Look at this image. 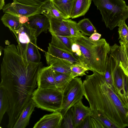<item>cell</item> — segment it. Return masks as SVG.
<instances>
[{"label":"cell","instance_id":"cell-10","mask_svg":"<svg viewBox=\"0 0 128 128\" xmlns=\"http://www.w3.org/2000/svg\"><path fill=\"white\" fill-rule=\"evenodd\" d=\"M29 19L27 23L36 37L42 32H47L50 24L48 18L46 16L36 14L29 17Z\"/></svg>","mask_w":128,"mask_h":128},{"label":"cell","instance_id":"cell-7","mask_svg":"<svg viewBox=\"0 0 128 128\" xmlns=\"http://www.w3.org/2000/svg\"><path fill=\"white\" fill-rule=\"evenodd\" d=\"M61 108L59 111L62 118L66 112L74 104L82 100L84 96L83 82L80 78H73L62 91Z\"/></svg>","mask_w":128,"mask_h":128},{"label":"cell","instance_id":"cell-16","mask_svg":"<svg viewBox=\"0 0 128 128\" xmlns=\"http://www.w3.org/2000/svg\"><path fill=\"white\" fill-rule=\"evenodd\" d=\"M36 105L31 98L23 109L16 122L13 128H25L29 124Z\"/></svg>","mask_w":128,"mask_h":128},{"label":"cell","instance_id":"cell-39","mask_svg":"<svg viewBox=\"0 0 128 128\" xmlns=\"http://www.w3.org/2000/svg\"><path fill=\"white\" fill-rule=\"evenodd\" d=\"M5 6L4 0H0V10H2Z\"/></svg>","mask_w":128,"mask_h":128},{"label":"cell","instance_id":"cell-41","mask_svg":"<svg viewBox=\"0 0 128 128\" xmlns=\"http://www.w3.org/2000/svg\"><path fill=\"white\" fill-rule=\"evenodd\" d=\"M124 42V43H125L126 44V45H127L128 46V43H125V42Z\"/></svg>","mask_w":128,"mask_h":128},{"label":"cell","instance_id":"cell-31","mask_svg":"<svg viewBox=\"0 0 128 128\" xmlns=\"http://www.w3.org/2000/svg\"><path fill=\"white\" fill-rule=\"evenodd\" d=\"M118 27V39H120V40L123 42L128 44V27L125 21L122 22Z\"/></svg>","mask_w":128,"mask_h":128},{"label":"cell","instance_id":"cell-8","mask_svg":"<svg viewBox=\"0 0 128 128\" xmlns=\"http://www.w3.org/2000/svg\"><path fill=\"white\" fill-rule=\"evenodd\" d=\"M6 4L2 10L4 13H7L19 17L24 16L29 17L38 14H41V7L24 4L17 0Z\"/></svg>","mask_w":128,"mask_h":128},{"label":"cell","instance_id":"cell-11","mask_svg":"<svg viewBox=\"0 0 128 128\" xmlns=\"http://www.w3.org/2000/svg\"><path fill=\"white\" fill-rule=\"evenodd\" d=\"M38 88L57 89L54 75V70L50 66L42 68L38 76Z\"/></svg>","mask_w":128,"mask_h":128},{"label":"cell","instance_id":"cell-19","mask_svg":"<svg viewBox=\"0 0 128 128\" xmlns=\"http://www.w3.org/2000/svg\"><path fill=\"white\" fill-rule=\"evenodd\" d=\"M92 0H75L70 18L73 19L84 16L90 6Z\"/></svg>","mask_w":128,"mask_h":128},{"label":"cell","instance_id":"cell-17","mask_svg":"<svg viewBox=\"0 0 128 128\" xmlns=\"http://www.w3.org/2000/svg\"><path fill=\"white\" fill-rule=\"evenodd\" d=\"M52 39L50 43L54 46L72 53V47L74 42L71 37L64 36L50 33Z\"/></svg>","mask_w":128,"mask_h":128},{"label":"cell","instance_id":"cell-12","mask_svg":"<svg viewBox=\"0 0 128 128\" xmlns=\"http://www.w3.org/2000/svg\"><path fill=\"white\" fill-rule=\"evenodd\" d=\"M62 119L61 114L58 112L46 114L34 125L33 128H60Z\"/></svg>","mask_w":128,"mask_h":128},{"label":"cell","instance_id":"cell-1","mask_svg":"<svg viewBox=\"0 0 128 128\" xmlns=\"http://www.w3.org/2000/svg\"><path fill=\"white\" fill-rule=\"evenodd\" d=\"M1 65V82L8 96L10 108L7 112L8 128H13L23 109L32 98L37 86L41 62H28L18 54L14 44L6 46Z\"/></svg>","mask_w":128,"mask_h":128},{"label":"cell","instance_id":"cell-22","mask_svg":"<svg viewBox=\"0 0 128 128\" xmlns=\"http://www.w3.org/2000/svg\"><path fill=\"white\" fill-rule=\"evenodd\" d=\"M1 20L5 26L8 27L14 34L22 24L20 22L18 17L9 14L5 13Z\"/></svg>","mask_w":128,"mask_h":128},{"label":"cell","instance_id":"cell-14","mask_svg":"<svg viewBox=\"0 0 128 128\" xmlns=\"http://www.w3.org/2000/svg\"><path fill=\"white\" fill-rule=\"evenodd\" d=\"M49 20L50 26L48 31L58 35L72 37L66 19L52 17H47Z\"/></svg>","mask_w":128,"mask_h":128},{"label":"cell","instance_id":"cell-18","mask_svg":"<svg viewBox=\"0 0 128 128\" xmlns=\"http://www.w3.org/2000/svg\"><path fill=\"white\" fill-rule=\"evenodd\" d=\"M46 53L54 57L68 60L73 63L82 66L72 53L58 48L50 43L49 44L48 51Z\"/></svg>","mask_w":128,"mask_h":128},{"label":"cell","instance_id":"cell-25","mask_svg":"<svg viewBox=\"0 0 128 128\" xmlns=\"http://www.w3.org/2000/svg\"><path fill=\"white\" fill-rule=\"evenodd\" d=\"M77 25L80 31L84 35L90 36L97 32L96 28L88 18L80 20L77 23Z\"/></svg>","mask_w":128,"mask_h":128},{"label":"cell","instance_id":"cell-30","mask_svg":"<svg viewBox=\"0 0 128 128\" xmlns=\"http://www.w3.org/2000/svg\"><path fill=\"white\" fill-rule=\"evenodd\" d=\"M120 62L122 64L128 65V46L120 40Z\"/></svg>","mask_w":128,"mask_h":128},{"label":"cell","instance_id":"cell-13","mask_svg":"<svg viewBox=\"0 0 128 128\" xmlns=\"http://www.w3.org/2000/svg\"><path fill=\"white\" fill-rule=\"evenodd\" d=\"M47 64L54 71L70 75V68L74 64L65 60L54 57L45 53Z\"/></svg>","mask_w":128,"mask_h":128},{"label":"cell","instance_id":"cell-34","mask_svg":"<svg viewBox=\"0 0 128 128\" xmlns=\"http://www.w3.org/2000/svg\"><path fill=\"white\" fill-rule=\"evenodd\" d=\"M91 128H104L102 123L97 119L90 116Z\"/></svg>","mask_w":128,"mask_h":128},{"label":"cell","instance_id":"cell-33","mask_svg":"<svg viewBox=\"0 0 128 128\" xmlns=\"http://www.w3.org/2000/svg\"><path fill=\"white\" fill-rule=\"evenodd\" d=\"M22 3L35 6H41L50 0H17Z\"/></svg>","mask_w":128,"mask_h":128},{"label":"cell","instance_id":"cell-2","mask_svg":"<svg viewBox=\"0 0 128 128\" xmlns=\"http://www.w3.org/2000/svg\"><path fill=\"white\" fill-rule=\"evenodd\" d=\"M92 72L83 82L84 96L92 111L106 118L116 128L128 127V102L106 80L104 75Z\"/></svg>","mask_w":128,"mask_h":128},{"label":"cell","instance_id":"cell-15","mask_svg":"<svg viewBox=\"0 0 128 128\" xmlns=\"http://www.w3.org/2000/svg\"><path fill=\"white\" fill-rule=\"evenodd\" d=\"M71 108L74 128H77L86 117L91 115L92 113L90 108L85 106L82 100L76 104Z\"/></svg>","mask_w":128,"mask_h":128},{"label":"cell","instance_id":"cell-5","mask_svg":"<svg viewBox=\"0 0 128 128\" xmlns=\"http://www.w3.org/2000/svg\"><path fill=\"white\" fill-rule=\"evenodd\" d=\"M108 54L112 86L116 91L128 102V77L119 66L120 46L116 44L111 46Z\"/></svg>","mask_w":128,"mask_h":128},{"label":"cell","instance_id":"cell-32","mask_svg":"<svg viewBox=\"0 0 128 128\" xmlns=\"http://www.w3.org/2000/svg\"><path fill=\"white\" fill-rule=\"evenodd\" d=\"M72 50L73 55L84 66V57L79 46L74 42L72 46Z\"/></svg>","mask_w":128,"mask_h":128},{"label":"cell","instance_id":"cell-28","mask_svg":"<svg viewBox=\"0 0 128 128\" xmlns=\"http://www.w3.org/2000/svg\"><path fill=\"white\" fill-rule=\"evenodd\" d=\"M88 70L83 66L76 64H73L70 68V75L73 78L78 76L86 75V72Z\"/></svg>","mask_w":128,"mask_h":128},{"label":"cell","instance_id":"cell-40","mask_svg":"<svg viewBox=\"0 0 128 128\" xmlns=\"http://www.w3.org/2000/svg\"><path fill=\"white\" fill-rule=\"evenodd\" d=\"M127 9L128 11V5L127 6Z\"/></svg>","mask_w":128,"mask_h":128},{"label":"cell","instance_id":"cell-27","mask_svg":"<svg viewBox=\"0 0 128 128\" xmlns=\"http://www.w3.org/2000/svg\"><path fill=\"white\" fill-rule=\"evenodd\" d=\"M60 128H74L71 108L66 112L62 118Z\"/></svg>","mask_w":128,"mask_h":128},{"label":"cell","instance_id":"cell-21","mask_svg":"<svg viewBox=\"0 0 128 128\" xmlns=\"http://www.w3.org/2000/svg\"><path fill=\"white\" fill-rule=\"evenodd\" d=\"M36 38L33 39L29 43L26 54V60L28 62L34 63L40 62L41 55L36 44Z\"/></svg>","mask_w":128,"mask_h":128},{"label":"cell","instance_id":"cell-38","mask_svg":"<svg viewBox=\"0 0 128 128\" xmlns=\"http://www.w3.org/2000/svg\"><path fill=\"white\" fill-rule=\"evenodd\" d=\"M119 66L121 67L123 70L125 74L128 77V65H124L122 64L120 62Z\"/></svg>","mask_w":128,"mask_h":128},{"label":"cell","instance_id":"cell-24","mask_svg":"<svg viewBox=\"0 0 128 128\" xmlns=\"http://www.w3.org/2000/svg\"><path fill=\"white\" fill-rule=\"evenodd\" d=\"M54 75L56 88L57 89L61 91L73 79L70 75L54 70Z\"/></svg>","mask_w":128,"mask_h":128},{"label":"cell","instance_id":"cell-36","mask_svg":"<svg viewBox=\"0 0 128 128\" xmlns=\"http://www.w3.org/2000/svg\"><path fill=\"white\" fill-rule=\"evenodd\" d=\"M101 36V34L96 32L93 34L89 38L92 40L96 41L100 39Z\"/></svg>","mask_w":128,"mask_h":128},{"label":"cell","instance_id":"cell-23","mask_svg":"<svg viewBox=\"0 0 128 128\" xmlns=\"http://www.w3.org/2000/svg\"><path fill=\"white\" fill-rule=\"evenodd\" d=\"M55 7L68 18L70 14L75 0H50Z\"/></svg>","mask_w":128,"mask_h":128},{"label":"cell","instance_id":"cell-3","mask_svg":"<svg viewBox=\"0 0 128 128\" xmlns=\"http://www.w3.org/2000/svg\"><path fill=\"white\" fill-rule=\"evenodd\" d=\"M71 38L80 47L84 57V67L88 70L104 76L107 56L110 50V46L106 40L102 38L94 41L84 35Z\"/></svg>","mask_w":128,"mask_h":128},{"label":"cell","instance_id":"cell-4","mask_svg":"<svg viewBox=\"0 0 128 128\" xmlns=\"http://www.w3.org/2000/svg\"><path fill=\"white\" fill-rule=\"evenodd\" d=\"M100 11L107 28L112 30L128 18L127 6L124 0H92Z\"/></svg>","mask_w":128,"mask_h":128},{"label":"cell","instance_id":"cell-20","mask_svg":"<svg viewBox=\"0 0 128 128\" xmlns=\"http://www.w3.org/2000/svg\"><path fill=\"white\" fill-rule=\"evenodd\" d=\"M41 8V14L45 15L47 17H52L62 19L68 18L57 9L50 0L42 5Z\"/></svg>","mask_w":128,"mask_h":128},{"label":"cell","instance_id":"cell-29","mask_svg":"<svg viewBox=\"0 0 128 128\" xmlns=\"http://www.w3.org/2000/svg\"><path fill=\"white\" fill-rule=\"evenodd\" d=\"M66 20L72 37L79 38L84 35L80 31L76 22L69 18Z\"/></svg>","mask_w":128,"mask_h":128},{"label":"cell","instance_id":"cell-37","mask_svg":"<svg viewBox=\"0 0 128 128\" xmlns=\"http://www.w3.org/2000/svg\"><path fill=\"white\" fill-rule=\"evenodd\" d=\"M20 22L21 24L26 23L29 21V17L24 16H20L19 17Z\"/></svg>","mask_w":128,"mask_h":128},{"label":"cell","instance_id":"cell-6","mask_svg":"<svg viewBox=\"0 0 128 128\" xmlns=\"http://www.w3.org/2000/svg\"><path fill=\"white\" fill-rule=\"evenodd\" d=\"M62 98V91L38 88L33 93L32 98L37 108L54 112H59L60 110Z\"/></svg>","mask_w":128,"mask_h":128},{"label":"cell","instance_id":"cell-35","mask_svg":"<svg viewBox=\"0 0 128 128\" xmlns=\"http://www.w3.org/2000/svg\"><path fill=\"white\" fill-rule=\"evenodd\" d=\"M90 116H88L86 117L77 128H91Z\"/></svg>","mask_w":128,"mask_h":128},{"label":"cell","instance_id":"cell-26","mask_svg":"<svg viewBox=\"0 0 128 128\" xmlns=\"http://www.w3.org/2000/svg\"><path fill=\"white\" fill-rule=\"evenodd\" d=\"M9 100L4 87L0 86V124L3 116L10 108Z\"/></svg>","mask_w":128,"mask_h":128},{"label":"cell","instance_id":"cell-9","mask_svg":"<svg viewBox=\"0 0 128 128\" xmlns=\"http://www.w3.org/2000/svg\"><path fill=\"white\" fill-rule=\"evenodd\" d=\"M18 44L16 47L19 54L26 60L28 45L32 40L36 37L27 22L22 24L14 34Z\"/></svg>","mask_w":128,"mask_h":128}]
</instances>
